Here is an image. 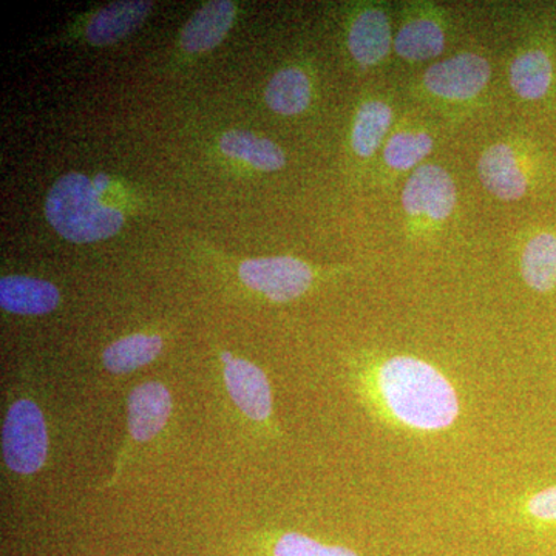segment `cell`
<instances>
[{
	"mask_svg": "<svg viewBox=\"0 0 556 556\" xmlns=\"http://www.w3.org/2000/svg\"><path fill=\"white\" fill-rule=\"evenodd\" d=\"M526 514L538 525L556 526V485L527 497Z\"/></svg>",
	"mask_w": 556,
	"mask_h": 556,
	"instance_id": "23",
	"label": "cell"
},
{
	"mask_svg": "<svg viewBox=\"0 0 556 556\" xmlns=\"http://www.w3.org/2000/svg\"><path fill=\"white\" fill-rule=\"evenodd\" d=\"M170 409V393L163 383L146 382L135 388L129 396V428L135 441L155 438L169 420Z\"/></svg>",
	"mask_w": 556,
	"mask_h": 556,
	"instance_id": "9",
	"label": "cell"
},
{
	"mask_svg": "<svg viewBox=\"0 0 556 556\" xmlns=\"http://www.w3.org/2000/svg\"><path fill=\"white\" fill-rule=\"evenodd\" d=\"M240 278L247 287L283 303L305 294L314 274L306 263L294 257H263L241 263Z\"/></svg>",
	"mask_w": 556,
	"mask_h": 556,
	"instance_id": "4",
	"label": "cell"
},
{
	"mask_svg": "<svg viewBox=\"0 0 556 556\" xmlns=\"http://www.w3.org/2000/svg\"><path fill=\"white\" fill-rule=\"evenodd\" d=\"M393 43L391 25L383 11L371 9L358 14L351 25L348 47L358 64L378 65L388 56Z\"/></svg>",
	"mask_w": 556,
	"mask_h": 556,
	"instance_id": "12",
	"label": "cell"
},
{
	"mask_svg": "<svg viewBox=\"0 0 556 556\" xmlns=\"http://www.w3.org/2000/svg\"><path fill=\"white\" fill-rule=\"evenodd\" d=\"M525 281L533 291L546 294L556 288V236L541 232L526 244L521 257Z\"/></svg>",
	"mask_w": 556,
	"mask_h": 556,
	"instance_id": "16",
	"label": "cell"
},
{
	"mask_svg": "<svg viewBox=\"0 0 556 556\" xmlns=\"http://www.w3.org/2000/svg\"><path fill=\"white\" fill-rule=\"evenodd\" d=\"M554 80V64L547 51L530 49L522 51L510 65L511 89L526 101H538L546 97Z\"/></svg>",
	"mask_w": 556,
	"mask_h": 556,
	"instance_id": "14",
	"label": "cell"
},
{
	"mask_svg": "<svg viewBox=\"0 0 556 556\" xmlns=\"http://www.w3.org/2000/svg\"><path fill=\"white\" fill-rule=\"evenodd\" d=\"M393 123V110L386 102L368 101L358 109L354 121L353 141L354 152L362 159H369L378 152L383 138Z\"/></svg>",
	"mask_w": 556,
	"mask_h": 556,
	"instance_id": "19",
	"label": "cell"
},
{
	"mask_svg": "<svg viewBox=\"0 0 556 556\" xmlns=\"http://www.w3.org/2000/svg\"><path fill=\"white\" fill-rule=\"evenodd\" d=\"M233 17L236 3L230 0H212L204 3L182 28V49L190 53L214 49L228 35Z\"/></svg>",
	"mask_w": 556,
	"mask_h": 556,
	"instance_id": "11",
	"label": "cell"
},
{
	"mask_svg": "<svg viewBox=\"0 0 556 556\" xmlns=\"http://www.w3.org/2000/svg\"><path fill=\"white\" fill-rule=\"evenodd\" d=\"M219 149L230 159L244 161L254 169L263 172L281 169L287 163L283 150L276 142L247 130H229L223 134Z\"/></svg>",
	"mask_w": 556,
	"mask_h": 556,
	"instance_id": "15",
	"label": "cell"
},
{
	"mask_svg": "<svg viewBox=\"0 0 556 556\" xmlns=\"http://www.w3.org/2000/svg\"><path fill=\"white\" fill-rule=\"evenodd\" d=\"M376 388L380 404L391 417L415 430H444L459 415L455 387L420 358H388L378 369Z\"/></svg>",
	"mask_w": 556,
	"mask_h": 556,
	"instance_id": "1",
	"label": "cell"
},
{
	"mask_svg": "<svg viewBox=\"0 0 556 556\" xmlns=\"http://www.w3.org/2000/svg\"><path fill=\"white\" fill-rule=\"evenodd\" d=\"M152 2L146 0H124L110 3L98 10L87 25L86 36L93 46H110L126 38L144 22Z\"/></svg>",
	"mask_w": 556,
	"mask_h": 556,
	"instance_id": "13",
	"label": "cell"
},
{
	"mask_svg": "<svg viewBox=\"0 0 556 556\" xmlns=\"http://www.w3.org/2000/svg\"><path fill=\"white\" fill-rule=\"evenodd\" d=\"M49 450L46 419L35 402L22 399L9 409L2 430L3 459L11 470L31 475L43 466Z\"/></svg>",
	"mask_w": 556,
	"mask_h": 556,
	"instance_id": "3",
	"label": "cell"
},
{
	"mask_svg": "<svg viewBox=\"0 0 556 556\" xmlns=\"http://www.w3.org/2000/svg\"><path fill=\"white\" fill-rule=\"evenodd\" d=\"M490 76L492 68L484 58L463 53L431 65L424 75V86L444 100L467 101L485 89Z\"/></svg>",
	"mask_w": 556,
	"mask_h": 556,
	"instance_id": "5",
	"label": "cell"
},
{
	"mask_svg": "<svg viewBox=\"0 0 556 556\" xmlns=\"http://www.w3.org/2000/svg\"><path fill=\"white\" fill-rule=\"evenodd\" d=\"M482 185L496 199L517 201L526 195L529 179L522 170L517 153L510 146L493 144L482 153L478 163Z\"/></svg>",
	"mask_w": 556,
	"mask_h": 556,
	"instance_id": "8",
	"label": "cell"
},
{
	"mask_svg": "<svg viewBox=\"0 0 556 556\" xmlns=\"http://www.w3.org/2000/svg\"><path fill=\"white\" fill-rule=\"evenodd\" d=\"M161 350L163 340L160 336L131 334L105 348L102 362L109 371L126 375L155 361Z\"/></svg>",
	"mask_w": 556,
	"mask_h": 556,
	"instance_id": "18",
	"label": "cell"
},
{
	"mask_svg": "<svg viewBox=\"0 0 556 556\" xmlns=\"http://www.w3.org/2000/svg\"><path fill=\"white\" fill-rule=\"evenodd\" d=\"M274 556H358L350 548L324 546L313 538L287 533L277 541Z\"/></svg>",
	"mask_w": 556,
	"mask_h": 556,
	"instance_id": "22",
	"label": "cell"
},
{
	"mask_svg": "<svg viewBox=\"0 0 556 556\" xmlns=\"http://www.w3.org/2000/svg\"><path fill=\"white\" fill-rule=\"evenodd\" d=\"M444 30L430 20L408 22L394 39V49L399 56L407 61L433 60L444 51Z\"/></svg>",
	"mask_w": 556,
	"mask_h": 556,
	"instance_id": "20",
	"label": "cell"
},
{
	"mask_svg": "<svg viewBox=\"0 0 556 556\" xmlns=\"http://www.w3.org/2000/svg\"><path fill=\"white\" fill-rule=\"evenodd\" d=\"M222 358L226 386L237 407L251 419H268L273 412V396L265 372L251 362L233 358L229 353L223 354Z\"/></svg>",
	"mask_w": 556,
	"mask_h": 556,
	"instance_id": "7",
	"label": "cell"
},
{
	"mask_svg": "<svg viewBox=\"0 0 556 556\" xmlns=\"http://www.w3.org/2000/svg\"><path fill=\"white\" fill-rule=\"evenodd\" d=\"M456 186L447 170L437 164L417 167L402 193L404 211L434 222L448 218L456 207Z\"/></svg>",
	"mask_w": 556,
	"mask_h": 556,
	"instance_id": "6",
	"label": "cell"
},
{
	"mask_svg": "<svg viewBox=\"0 0 556 556\" xmlns=\"http://www.w3.org/2000/svg\"><path fill=\"white\" fill-rule=\"evenodd\" d=\"M46 217L53 229L73 243L110 239L124 225L123 212L100 200L89 177L70 172L51 186Z\"/></svg>",
	"mask_w": 556,
	"mask_h": 556,
	"instance_id": "2",
	"label": "cell"
},
{
	"mask_svg": "<svg viewBox=\"0 0 556 556\" xmlns=\"http://www.w3.org/2000/svg\"><path fill=\"white\" fill-rule=\"evenodd\" d=\"M266 104L280 115H299L311 101L308 76L299 68H283L270 78L265 91Z\"/></svg>",
	"mask_w": 556,
	"mask_h": 556,
	"instance_id": "17",
	"label": "cell"
},
{
	"mask_svg": "<svg viewBox=\"0 0 556 556\" xmlns=\"http://www.w3.org/2000/svg\"><path fill=\"white\" fill-rule=\"evenodd\" d=\"M60 291L50 281L25 276L0 280V305L20 316H43L60 305Z\"/></svg>",
	"mask_w": 556,
	"mask_h": 556,
	"instance_id": "10",
	"label": "cell"
},
{
	"mask_svg": "<svg viewBox=\"0 0 556 556\" xmlns=\"http://www.w3.org/2000/svg\"><path fill=\"white\" fill-rule=\"evenodd\" d=\"M433 149V139L426 131H399L388 139L383 160L396 170L416 167Z\"/></svg>",
	"mask_w": 556,
	"mask_h": 556,
	"instance_id": "21",
	"label": "cell"
}]
</instances>
